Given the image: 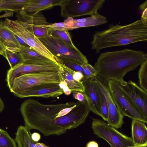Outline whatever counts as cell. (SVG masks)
<instances>
[{
	"instance_id": "cell-1",
	"label": "cell",
	"mask_w": 147,
	"mask_h": 147,
	"mask_svg": "<svg viewBox=\"0 0 147 147\" xmlns=\"http://www.w3.org/2000/svg\"><path fill=\"white\" fill-rule=\"evenodd\" d=\"M20 110L25 126L46 136L60 135L77 127L90 111L86 102L47 105L31 98L22 103Z\"/></svg>"
},
{
	"instance_id": "cell-2",
	"label": "cell",
	"mask_w": 147,
	"mask_h": 147,
	"mask_svg": "<svg viewBox=\"0 0 147 147\" xmlns=\"http://www.w3.org/2000/svg\"><path fill=\"white\" fill-rule=\"evenodd\" d=\"M146 59L144 51L125 49L101 53L94 67L97 76L105 81L121 80Z\"/></svg>"
},
{
	"instance_id": "cell-3",
	"label": "cell",
	"mask_w": 147,
	"mask_h": 147,
	"mask_svg": "<svg viewBox=\"0 0 147 147\" xmlns=\"http://www.w3.org/2000/svg\"><path fill=\"white\" fill-rule=\"evenodd\" d=\"M92 37L91 49L96 53L107 48L146 42L147 22L140 19L123 25H110L108 29L95 31Z\"/></svg>"
},
{
	"instance_id": "cell-4",
	"label": "cell",
	"mask_w": 147,
	"mask_h": 147,
	"mask_svg": "<svg viewBox=\"0 0 147 147\" xmlns=\"http://www.w3.org/2000/svg\"><path fill=\"white\" fill-rule=\"evenodd\" d=\"M38 39L58 63L60 62H70L80 65L88 63L86 57L77 48L70 47L49 33L47 36Z\"/></svg>"
},
{
	"instance_id": "cell-5",
	"label": "cell",
	"mask_w": 147,
	"mask_h": 147,
	"mask_svg": "<svg viewBox=\"0 0 147 147\" xmlns=\"http://www.w3.org/2000/svg\"><path fill=\"white\" fill-rule=\"evenodd\" d=\"M4 25L18 37L41 55L58 63L52 54L34 35L30 24L18 20L5 19Z\"/></svg>"
},
{
	"instance_id": "cell-6",
	"label": "cell",
	"mask_w": 147,
	"mask_h": 147,
	"mask_svg": "<svg viewBox=\"0 0 147 147\" xmlns=\"http://www.w3.org/2000/svg\"><path fill=\"white\" fill-rule=\"evenodd\" d=\"M62 81L59 71L33 73L15 78L10 90L15 95L36 86L49 84H59Z\"/></svg>"
},
{
	"instance_id": "cell-7",
	"label": "cell",
	"mask_w": 147,
	"mask_h": 147,
	"mask_svg": "<svg viewBox=\"0 0 147 147\" xmlns=\"http://www.w3.org/2000/svg\"><path fill=\"white\" fill-rule=\"evenodd\" d=\"M105 0H63L61 15L67 18L86 15H95L102 7Z\"/></svg>"
},
{
	"instance_id": "cell-8",
	"label": "cell",
	"mask_w": 147,
	"mask_h": 147,
	"mask_svg": "<svg viewBox=\"0 0 147 147\" xmlns=\"http://www.w3.org/2000/svg\"><path fill=\"white\" fill-rule=\"evenodd\" d=\"M94 134L106 141L111 147H128L134 146L132 138L100 119L92 118Z\"/></svg>"
},
{
	"instance_id": "cell-9",
	"label": "cell",
	"mask_w": 147,
	"mask_h": 147,
	"mask_svg": "<svg viewBox=\"0 0 147 147\" xmlns=\"http://www.w3.org/2000/svg\"><path fill=\"white\" fill-rule=\"evenodd\" d=\"M115 80L131 105L147 120V92L131 80Z\"/></svg>"
},
{
	"instance_id": "cell-10",
	"label": "cell",
	"mask_w": 147,
	"mask_h": 147,
	"mask_svg": "<svg viewBox=\"0 0 147 147\" xmlns=\"http://www.w3.org/2000/svg\"><path fill=\"white\" fill-rule=\"evenodd\" d=\"M107 84L113 101L118 109L124 116H127L132 119L147 123V120L131 105L115 80H108Z\"/></svg>"
},
{
	"instance_id": "cell-11",
	"label": "cell",
	"mask_w": 147,
	"mask_h": 147,
	"mask_svg": "<svg viewBox=\"0 0 147 147\" xmlns=\"http://www.w3.org/2000/svg\"><path fill=\"white\" fill-rule=\"evenodd\" d=\"M60 67L58 63L38 65L23 63L8 70L6 80L7 86L10 89L15 79L21 76L37 72L59 71Z\"/></svg>"
},
{
	"instance_id": "cell-12",
	"label": "cell",
	"mask_w": 147,
	"mask_h": 147,
	"mask_svg": "<svg viewBox=\"0 0 147 147\" xmlns=\"http://www.w3.org/2000/svg\"><path fill=\"white\" fill-rule=\"evenodd\" d=\"M94 78L103 93L107 103L108 110L107 124L115 128H121L123 123V118L124 116L118 109L113 101L107 84L98 76L95 77Z\"/></svg>"
},
{
	"instance_id": "cell-13",
	"label": "cell",
	"mask_w": 147,
	"mask_h": 147,
	"mask_svg": "<svg viewBox=\"0 0 147 147\" xmlns=\"http://www.w3.org/2000/svg\"><path fill=\"white\" fill-rule=\"evenodd\" d=\"M59 84H49L36 86L17 93L15 95L20 98L30 97L55 98L63 93V90L60 88Z\"/></svg>"
},
{
	"instance_id": "cell-14",
	"label": "cell",
	"mask_w": 147,
	"mask_h": 147,
	"mask_svg": "<svg viewBox=\"0 0 147 147\" xmlns=\"http://www.w3.org/2000/svg\"><path fill=\"white\" fill-rule=\"evenodd\" d=\"M82 80L85 88L83 93L90 111L100 116V96L98 86L94 77L88 79L83 78Z\"/></svg>"
},
{
	"instance_id": "cell-15",
	"label": "cell",
	"mask_w": 147,
	"mask_h": 147,
	"mask_svg": "<svg viewBox=\"0 0 147 147\" xmlns=\"http://www.w3.org/2000/svg\"><path fill=\"white\" fill-rule=\"evenodd\" d=\"M68 31L80 28L93 26L102 25L107 22L106 17L98 13L90 17L75 19L72 18L64 20Z\"/></svg>"
},
{
	"instance_id": "cell-16",
	"label": "cell",
	"mask_w": 147,
	"mask_h": 147,
	"mask_svg": "<svg viewBox=\"0 0 147 147\" xmlns=\"http://www.w3.org/2000/svg\"><path fill=\"white\" fill-rule=\"evenodd\" d=\"M30 130L26 126L20 125L18 127L15 139L18 147H46L44 144L32 140Z\"/></svg>"
},
{
	"instance_id": "cell-17",
	"label": "cell",
	"mask_w": 147,
	"mask_h": 147,
	"mask_svg": "<svg viewBox=\"0 0 147 147\" xmlns=\"http://www.w3.org/2000/svg\"><path fill=\"white\" fill-rule=\"evenodd\" d=\"M0 43L5 49L19 51L20 45L16 36L4 25L2 20L0 22Z\"/></svg>"
},
{
	"instance_id": "cell-18",
	"label": "cell",
	"mask_w": 147,
	"mask_h": 147,
	"mask_svg": "<svg viewBox=\"0 0 147 147\" xmlns=\"http://www.w3.org/2000/svg\"><path fill=\"white\" fill-rule=\"evenodd\" d=\"M19 52L24 63L38 65L57 63L39 54L29 47L20 45Z\"/></svg>"
},
{
	"instance_id": "cell-19",
	"label": "cell",
	"mask_w": 147,
	"mask_h": 147,
	"mask_svg": "<svg viewBox=\"0 0 147 147\" xmlns=\"http://www.w3.org/2000/svg\"><path fill=\"white\" fill-rule=\"evenodd\" d=\"M131 134L134 146L147 144V128L145 123L132 119Z\"/></svg>"
},
{
	"instance_id": "cell-20",
	"label": "cell",
	"mask_w": 147,
	"mask_h": 147,
	"mask_svg": "<svg viewBox=\"0 0 147 147\" xmlns=\"http://www.w3.org/2000/svg\"><path fill=\"white\" fill-rule=\"evenodd\" d=\"M63 0H30L23 11L26 13L35 15L41 11L54 6L60 5Z\"/></svg>"
},
{
	"instance_id": "cell-21",
	"label": "cell",
	"mask_w": 147,
	"mask_h": 147,
	"mask_svg": "<svg viewBox=\"0 0 147 147\" xmlns=\"http://www.w3.org/2000/svg\"><path fill=\"white\" fill-rule=\"evenodd\" d=\"M60 64V67L59 71L62 80L67 83L69 89L72 91H77L83 92L84 86L82 81H78L73 78L71 74L67 69L66 66Z\"/></svg>"
},
{
	"instance_id": "cell-22",
	"label": "cell",
	"mask_w": 147,
	"mask_h": 147,
	"mask_svg": "<svg viewBox=\"0 0 147 147\" xmlns=\"http://www.w3.org/2000/svg\"><path fill=\"white\" fill-rule=\"evenodd\" d=\"M30 0H0V12L9 11L19 12L24 10Z\"/></svg>"
},
{
	"instance_id": "cell-23",
	"label": "cell",
	"mask_w": 147,
	"mask_h": 147,
	"mask_svg": "<svg viewBox=\"0 0 147 147\" xmlns=\"http://www.w3.org/2000/svg\"><path fill=\"white\" fill-rule=\"evenodd\" d=\"M5 58L7 60L10 69H12L24 62L23 57L19 51H13L5 49Z\"/></svg>"
},
{
	"instance_id": "cell-24",
	"label": "cell",
	"mask_w": 147,
	"mask_h": 147,
	"mask_svg": "<svg viewBox=\"0 0 147 147\" xmlns=\"http://www.w3.org/2000/svg\"><path fill=\"white\" fill-rule=\"evenodd\" d=\"M48 29L49 33L59 38L68 46L73 48H76L73 44L68 31L53 30L49 28Z\"/></svg>"
},
{
	"instance_id": "cell-25",
	"label": "cell",
	"mask_w": 147,
	"mask_h": 147,
	"mask_svg": "<svg viewBox=\"0 0 147 147\" xmlns=\"http://www.w3.org/2000/svg\"><path fill=\"white\" fill-rule=\"evenodd\" d=\"M139 86L147 92V59L140 65L138 72Z\"/></svg>"
},
{
	"instance_id": "cell-26",
	"label": "cell",
	"mask_w": 147,
	"mask_h": 147,
	"mask_svg": "<svg viewBox=\"0 0 147 147\" xmlns=\"http://www.w3.org/2000/svg\"><path fill=\"white\" fill-rule=\"evenodd\" d=\"M0 147H18L15 140L6 131L0 128Z\"/></svg>"
},
{
	"instance_id": "cell-27",
	"label": "cell",
	"mask_w": 147,
	"mask_h": 147,
	"mask_svg": "<svg viewBox=\"0 0 147 147\" xmlns=\"http://www.w3.org/2000/svg\"><path fill=\"white\" fill-rule=\"evenodd\" d=\"M98 86L100 98V116L102 118L104 121H107L108 117V110L107 103L103 93L98 85Z\"/></svg>"
},
{
	"instance_id": "cell-28",
	"label": "cell",
	"mask_w": 147,
	"mask_h": 147,
	"mask_svg": "<svg viewBox=\"0 0 147 147\" xmlns=\"http://www.w3.org/2000/svg\"><path fill=\"white\" fill-rule=\"evenodd\" d=\"M59 63L64 65L75 71L81 72L83 74L84 69L82 65L70 62H60Z\"/></svg>"
},
{
	"instance_id": "cell-29",
	"label": "cell",
	"mask_w": 147,
	"mask_h": 147,
	"mask_svg": "<svg viewBox=\"0 0 147 147\" xmlns=\"http://www.w3.org/2000/svg\"><path fill=\"white\" fill-rule=\"evenodd\" d=\"M47 27L53 30L68 31L66 25L64 22L54 24H49L47 26Z\"/></svg>"
},
{
	"instance_id": "cell-30",
	"label": "cell",
	"mask_w": 147,
	"mask_h": 147,
	"mask_svg": "<svg viewBox=\"0 0 147 147\" xmlns=\"http://www.w3.org/2000/svg\"><path fill=\"white\" fill-rule=\"evenodd\" d=\"M66 67L68 70L71 74L73 78L75 80L78 81H81L83 79L84 75L82 72L75 71L67 67Z\"/></svg>"
},
{
	"instance_id": "cell-31",
	"label": "cell",
	"mask_w": 147,
	"mask_h": 147,
	"mask_svg": "<svg viewBox=\"0 0 147 147\" xmlns=\"http://www.w3.org/2000/svg\"><path fill=\"white\" fill-rule=\"evenodd\" d=\"M71 92L72 93V95L74 98L78 100L80 102H86L85 96L82 92L77 91H72Z\"/></svg>"
},
{
	"instance_id": "cell-32",
	"label": "cell",
	"mask_w": 147,
	"mask_h": 147,
	"mask_svg": "<svg viewBox=\"0 0 147 147\" xmlns=\"http://www.w3.org/2000/svg\"><path fill=\"white\" fill-rule=\"evenodd\" d=\"M59 86L63 90V93L66 95H69L71 93V90L67 86L66 82L64 80L62 81L59 84Z\"/></svg>"
},
{
	"instance_id": "cell-33",
	"label": "cell",
	"mask_w": 147,
	"mask_h": 147,
	"mask_svg": "<svg viewBox=\"0 0 147 147\" xmlns=\"http://www.w3.org/2000/svg\"><path fill=\"white\" fill-rule=\"evenodd\" d=\"M82 65L84 69L83 75L84 78L88 79L95 77L90 72L86 66L85 64H82Z\"/></svg>"
},
{
	"instance_id": "cell-34",
	"label": "cell",
	"mask_w": 147,
	"mask_h": 147,
	"mask_svg": "<svg viewBox=\"0 0 147 147\" xmlns=\"http://www.w3.org/2000/svg\"><path fill=\"white\" fill-rule=\"evenodd\" d=\"M85 65L93 75L95 77L97 76V71L94 67L88 63L85 64Z\"/></svg>"
},
{
	"instance_id": "cell-35",
	"label": "cell",
	"mask_w": 147,
	"mask_h": 147,
	"mask_svg": "<svg viewBox=\"0 0 147 147\" xmlns=\"http://www.w3.org/2000/svg\"><path fill=\"white\" fill-rule=\"evenodd\" d=\"M31 138L35 142H38L40 139V135L37 132H34L31 134Z\"/></svg>"
},
{
	"instance_id": "cell-36",
	"label": "cell",
	"mask_w": 147,
	"mask_h": 147,
	"mask_svg": "<svg viewBox=\"0 0 147 147\" xmlns=\"http://www.w3.org/2000/svg\"><path fill=\"white\" fill-rule=\"evenodd\" d=\"M145 22H147V8H146L143 11L140 19Z\"/></svg>"
},
{
	"instance_id": "cell-37",
	"label": "cell",
	"mask_w": 147,
	"mask_h": 147,
	"mask_svg": "<svg viewBox=\"0 0 147 147\" xmlns=\"http://www.w3.org/2000/svg\"><path fill=\"white\" fill-rule=\"evenodd\" d=\"M86 147H98V146L96 142L92 141L89 142L87 144Z\"/></svg>"
},
{
	"instance_id": "cell-38",
	"label": "cell",
	"mask_w": 147,
	"mask_h": 147,
	"mask_svg": "<svg viewBox=\"0 0 147 147\" xmlns=\"http://www.w3.org/2000/svg\"><path fill=\"white\" fill-rule=\"evenodd\" d=\"M147 1H145L142 3L139 6V8L140 10L142 11H143L144 9L147 8Z\"/></svg>"
},
{
	"instance_id": "cell-39",
	"label": "cell",
	"mask_w": 147,
	"mask_h": 147,
	"mask_svg": "<svg viewBox=\"0 0 147 147\" xmlns=\"http://www.w3.org/2000/svg\"><path fill=\"white\" fill-rule=\"evenodd\" d=\"M0 55L5 57V49L4 47L0 43Z\"/></svg>"
},
{
	"instance_id": "cell-40",
	"label": "cell",
	"mask_w": 147,
	"mask_h": 147,
	"mask_svg": "<svg viewBox=\"0 0 147 147\" xmlns=\"http://www.w3.org/2000/svg\"><path fill=\"white\" fill-rule=\"evenodd\" d=\"M4 108V104L3 102L0 97V113L3 111Z\"/></svg>"
},
{
	"instance_id": "cell-41",
	"label": "cell",
	"mask_w": 147,
	"mask_h": 147,
	"mask_svg": "<svg viewBox=\"0 0 147 147\" xmlns=\"http://www.w3.org/2000/svg\"><path fill=\"white\" fill-rule=\"evenodd\" d=\"M128 147H147V144L139 146H133Z\"/></svg>"
}]
</instances>
